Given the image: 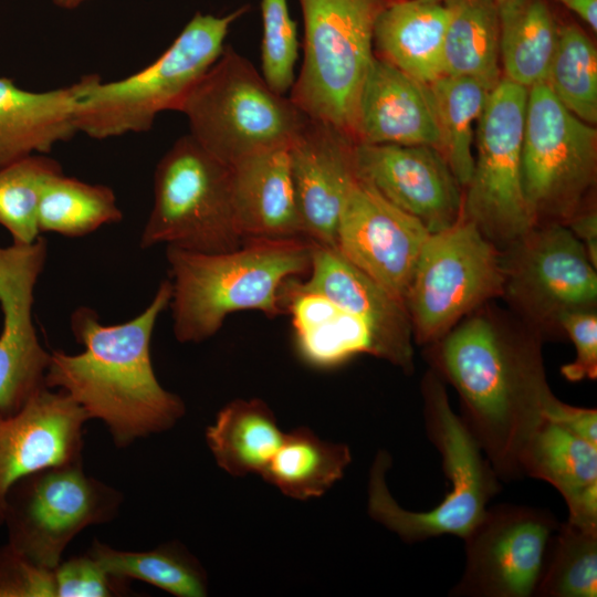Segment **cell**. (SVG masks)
I'll use <instances>...</instances> for the list:
<instances>
[{
  "mask_svg": "<svg viewBox=\"0 0 597 597\" xmlns=\"http://www.w3.org/2000/svg\"><path fill=\"white\" fill-rule=\"evenodd\" d=\"M57 160L34 154L0 167V224L14 243H32L40 237L38 209L49 177L61 172Z\"/></svg>",
  "mask_w": 597,
  "mask_h": 597,
  "instance_id": "obj_36",
  "label": "cell"
},
{
  "mask_svg": "<svg viewBox=\"0 0 597 597\" xmlns=\"http://www.w3.org/2000/svg\"><path fill=\"white\" fill-rule=\"evenodd\" d=\"M389 1L298 0L303 63L289 97L307 117L355 140L358 97L375 55V22Z\"/></svg>",
  "mask_w": 597,
  "mask_h": 597,
  "instance_id": "obj_7",
  "label": "cell"
},
{
  "mask_svg": "<svg viewBox=\"0 0 597 597\" xmlns=\"http://www.w3.org/2000/svg\"><path fill=\"white\" fill-rule=\"evenodd\" d=\"M542 341L519 318L485 304L427 346L431 369L455 389L460 417L501 481L524 478L523 451L554 396Z\"/></svg>",
  "mask_w": 597,
  "mask_h": 597,
  "instance_id": "obj_1",
  "label": "cell"
},
{
  "mask_svg": "<svg viewBox=\"0 0 597 597\" xmlns=\"http://www.w3.org/2000/svg\"><path fill=\"white\" fill-rule=\"evenodd\" d=\"M84 87L77 82L34 92L0 76V167L54 146L77 134L75 109Z\"/></svg>",
  "mask_w": 597,
  "mask_h": 597,
  "instance_id": "obj_23",
  "label": "cell"
},
{
  "mask_svg": "<svg viewBox=\"0 0 597 597\" xmlns=\"http://www.w3.org/2000/svg\"><path fill=\"white\" fill-rule=\"evenodd\" d=\"M355 164L359 178L430 233L451 227L462 214L463 188L438 148L357 143Z\"/></svg>",
  "mask_w": 597,
  "mask_h": 597,
  "instance_id": "obj_17",
  "label": "cell"
},
{
  "mask_svg": "<svg viewBox=\"0 0 597 597\" xmlns=\"http://www.w3.org/2000/svg\"><path fill=\"white\" fill-rule=\"evenodd\" d=\"M290 281L281 290L282 304L292 316L297 352L307 364L332 368L358 354L373 355L370 335L360 320Z\"/></svg>",
  "mask_w": 597,
  "mask_h": 597,
  "instance_id": "obj_26",
  "label": "cell"
},
{
  "mask_svg": "<svg viewBox=\"0 0 597 597\" xmlns=\"http://www.w3.org/2000/svg\"><path fill=\"white\" fill-rule=\"evenodd\" d=\"M356 140L426 145L440 150L441 135L430 86L375 54L358 97Z\"/></svg>",
  "mask_w": 597,
  "mask_h": 597,
  "instance_id": "obj_21",
  "label": "cell"
},
{
  "mask_svg": "<svg viewBox=\"0 0 597 597\" xmlns=\"http://www.w3.org/2000/svg\"><path fill=\"white\" fill-rule=\"evenodd\" d=\"M48 256L44 238L0 247V411H18L45 386L50 362L33 323L34 289Z\"/></svg>",
  "mask_w": 597,
  "mask_h": 597,
  "instance_id": "obj_16",
  "label": "cell"
},
{
  "mask_svg": "<svg viewBox=\"0 0 597 597\" xmlns=\"http://www.w3.org/2000/svg\"><path fill=\"white\" fill-rule=\"evenodd\" d=\"M499 13L503 77L526 88L545 83L558 30L545 0H510Z\"/></svg>",
  "mask_w": 597,
  "mask_h": 597,
  "instance_id": "obj_29",
  "label": "cell"
},
{
  "mask_svg": "<svg viewBox=\"0 0 597 597\" xmlns=\"http://www.w3.org/2000/svg\"><path fill=\"white\" fill-rule=\"evenodd\" d=\"M502 297L542 338L563 334V314L596 310V266L566 224H535L502 250Z\"/></svg>",
  "mask_w": 597,
  "mask_h": 597,
  "instance_id": "obj_13",
  "label": "cell"
},
{
  "mask_svg": "<svg viewBox=\"0 0 597 597\" xmlns=\"http://www.w3.org/2000/svg\"><path fill=\"white\" fill-rule=\"evenodd\" d=\"M506 1H510V0H496L498 4H502V3L506 2Z\"/></svg>",
  "mask_w": 597,
  "mask_h": 597,
  "instance_id": "obj_45",
  "label": "cell"
},
{
  "mask_svg": "<svg viewBox=\"0 0 597 597\" xmlns=\"http://www.w3.org/2000/svg\"><path fill=\"white\" fill-rule=\"evenodd\" d=\"M521 469L559 492L568 521L597 526V446L544 418L525 446Z\"/></svg>",
  "mask_w": 597,
  "mask_h": 597,
  "instance_id": "obj_24",
  "label": "cell"
},
{
  "mask_svg": "<svg viewBox=\"0 0 597 597\" xmlns=\"http://www.w3.org/2000/svg\"><path fill=\"white\" fill-rule=\"evenodd\" d=\"M312 251L307 238L245 239L239 248L218 253L166 247L175 337L180 343L203 342L239 311L268 317L284 313L281 290L308 272Z\"/></svg>",
  "mask_w": 597,
  "mask_h": 597,
  "instance_id": "obj_3",
  "label": "cell"
},
{
  "mask_svg": "<svg viewBox=\"0 0 597 597\" xmlns=\"http://www.w3.org/2000/svg\"><path fill=\"white\" fill-rule=\"evenodd\" d=\"M527 93L503 76L490 91L476 124L472 176L463 188L462 216L500 250L535 226L522 184Z\"/></svg>",
  "mask_w": 597,
  "mask_h": 597,
  "instance_id": "obj_11",
  "label": "cell"
},
{
  "mask_svg": "<svg viewBox=\"0 0 597 597\" xmlns=\"http://www.w3.org/2000/svg\"><path fill=\"white\" fill-rule=\"evenodd\" d=\"M450 17L444 0H390L374 28L377 56L417 81L443 75V42Z\"/></svg>",
  "mask_w": 597,
  "mask_h": 597,
  "instance_id": "obj_25",
  "label": "cell"
},
{
  "mask_svg": "<svg viewBox=\"0 0 597 597\" xmlns=\"http://www.w3.org/2000/svg\"><path fill=\"white\" fill-rule=\"evenodd\" d=\"M261 69L268 85L281 95L289 93L295 81L298 39L287 0H261Z\"/></svg>",
  "mask_w": 597,
  "mask_h": 597,
  "instance_id": "obj_37",
  "label": "cell"
},
{
  "mask_svg": "<svg viewBox=\"0 0 597 597\" xmlns=\"http://www.w3.org/2000/svg\"><path fill=\"white\" fill-rule=\"evenodd\" d=\"M502 250L462 214L427 238L406 298L413 341L429 346L491 300L502 297Z\"/></svg>",
  "mask_w": 597,
  "mask_h": 597,
  "instance_id": "obj_9",
  "label": "cell"
},
{
  "mask_svg": "<svg viewBox=\"0 0 597 597\" xmlns=\"http://www.w3.org/2000/svg\"><path fill=\"white\" fill-rule=\"evenodd\" d=\"M304 291L320 293L349 312L366 326L373 356L411 374L413 333L406 304L346 260L334 247L313 242Z\"/></svg>",
  "mask_w": 597,
  "mask_h": 597,
  "instance_id": "obj_20",
  "label": "cell"
},
{
  "mask_svg": "<svg viewBox=\"0 0 597 597\" xmlns=\"http://www.w3.org/2000/svg\"><path fill=\"white\" fill-rule=\"evenodd\" d=\"M122 494L87 475L82 460L33 472L10 489L3 524L17 551L54 569L69 543L84 528L109 522Z\"/></svg>",
  "mask_w": 597,
  "mask_h": 597,
  "instance_id": "obj_12",
  "label": "cell"
},
{
  "mask_svg": "<svg viewBox=\"0 0 597 597\" xmlns=\"http://www.w3.org/2000/svg\"><path fill=\"white\" fill-rule=\"evenodd\" d=\"M558 323L562 333L570 338L576 348L575 359L562 366V375L572 383L595 380L597 378L596 310L565 313Z\"/></svg>",
  "mask_w": 597,
  "mask_h": 597,
  "instance_id": "obj_40",
  "label": "cell"
},
{
  "mask_svg": "<svg viewBox=\"0 0 597 597\" xmlns=\"http://www.w3.org/2000/svg\"><path fill=\"white\" fill-rule=\"evenodd\" d=\"M285 432L261 399H235L224 406L206 430L217 464L233 476L262 474Z\"/></svg>",
  "mask_w": 597,
  "mask_h": 597,
  "instance_id": "obj_27",
  "label": "cell"
},
{
  "mask_svg": "<svg viewBox=\"0 0 597 597\" xmlns=\"http://www.w3.org/2000/svg\"><path fill=\"white\" fill-rule=\"evenodd\" d=\"M122 218L116 196L106 185L90 184L63 171L52 175L43 185L38 209L40 233L78 238Z\"/></svg>",
  "mask_w": 597,
  "mask_h": 597,
  "instance_id": "obj_31",
  "label": "cell"
},
{
  "mask_svg": "<svg viewBox=\"0 0 597 597\" xmlns=\"http://www.w3.org/2000/svg\"><path fill=\"white\" fill-rule=\"evenodd\" d=\"M544 418L597 446V410L595 408L572 406L561 401L554 395L545 406Z\"/></svg>",
  "mask_w": 597,
  "mask_h": 597,
  "instance_id": "obj_41",
  "label": "cell"
},
{
  "mask_svg": "<svg viewBox=\"0 0 597 597\" xmlns=\"http://www.w3.org/2000/svg\"><path fill=\"white\" fill-rule=\"evenodd\" d=\"M170 298L167 279L142 313L114 325L101 323L91 307H77L71 329L84 350L50 353L45 386L64 391L90 419L103 421L118 448L166 431L185 415L182 399L159 384L150 358L153 332Z\"/></svg>",
  "mask_w": 597,
  "mask_h": 597,
  "instance_id": "obj_2",
  "label": "cell"
},
{
  "mask_svg": "<svg viewBox=\"0 0 597 597\" xmlns=\"http://www.w3.org/2000/svg\"><path fill=\"white\" fill-rule=\"evenodd\" d=\"M248 10L243 6L222 17L197 12L154 62L121 80L84 75L75 109L77 133L93 139L144 133L160 113L178 111L220 56L232 23Z\"/></svg>",
  "mask_w": 597,
  "mask_h": 597,
  "instance_id": "obj_5",
  "label": "cell"
},
{
  "mask_svg": "<svg viewBox=\"0 0 597 597\" xmlns=\"http://www.w3.org/2000/svg\"><path fill=\"white\" fill-rule=\"evenodd\" d=\"M545 83L574 115L590 125L597 123V50L579 25L558 28Z\"/></svg>",
  "mask_w": 597,
  "mask_h": 597,
  "instance_id": "obj_35",
  "label": "cell"
},
{
  "mask_svg": "<svg viewBox=\"0 0 597 597\" xmlns=\"http://www.w3.org/2000/svg\"><path fill=\"white\" fill-rule=\"evenodd\" d=\"M90 1V0H52V2L62 9L72 10L81 6L82 3Z\"/></svg>",
  "mask_w": 597,
  "mask_h": 597,
  "instance_id": "obj_44",
  "label": "cell"
},
{
  "mask_svg": "<svg viewBox=\"0 0 597 597\" xmlns=\"http://www.w3.org/2000/svg\"><path fill=\"white\" fill-rule=\"evenodd\" d=\"M429 86L440 128V150L464 188L474 165V127L491 90L473 78L449 75H442Z\"/></svg>",
  "mask_w": 597,
  "mask_h": 597,
  "instance_id": "obj_33",
  "label": "cell"
},
{
  "mask_svg": "<svg viewBox=\"0 0 597 597\" xmlns=\"http://www.w3.org/2000/svg\"><path fill=\"white\" fill-rule=\"evenodd\" d=\"M231 174L234 220L243 240L306 238L287 147L247 157L231 166Z\"/></svg>",
  "mask_w": 597,
  "mask_h": 597,
  "instance_id": "obj_22",
  "label": "cell"
},
{
  "mask_svg": "<svg viewBox=\"0 0 597 597\" xmlns=\"http://www.w3.org/2000/svg\"><path fill=\"white\" fill-rule=\"evenodd\" d=\"M177 112L186 116L189 134L230 167L252 155L289 147L307 119L231 46L223 48Z\"/></svg>",
  "mask_w": 597,
  "mask_h": 597,
  "instance_id": "obj_6",
  "label": "cell"
},
{
  "mask_svg": "<svg viewBox=\"0 0 597 597\" xmlns=\"http://www.w3.org/2000/svg\"><path fill=\"white\" fill-rule=\"evenodd\" d=\"M429 234L418 219L389 202L358 177L339 217L335 248L406 304Z\"/></svg>",
  "mask_w": 597,
  "mask_h": 597,
  "instance_id": "obj_15",
  "label": "cell"
},
{
  "mask_svg": "<svg viewBox=\"0 0 597 597\" xmlns=\"http://www.w3.org/2000/svg\"><path fill=\"white\" fill-rule=\"evenodd\" d=\"M559 522L545 509L499 503L488 506L462 538L465 565L452 597H532L548 541Z\"/></svg>",
  "mask_w": 597,
  "mask_h": 597,
  "instance_id": "obj_14",
  "label": "cell"
},
{
  "mask_svg": "<svg viewBox=\"0 0 597 597\" xmlns=\"http://www.w3.org/2000/svg\"><path fill=\"white\" fill-rule=\"evenodd\" d=\"M421 395L426 434L441 457L450 489L429 511L402 507L386 482L391 457L380 450L369 472L368 514L406 543L442 535L463 538L501 491V480L461 417L451 408L446 383L431 368L422 377Z\"/></svg>",
  "mask_w": 597,
  "mask_h": 597,
  "instance_id": "obj_4",
  "label": "cell"
},
{
  "mask_svg": "<svg viewBox=\"0 0 597 597\" xmlns=\"http://www.w3.org/2000/svg\"><path fill=\"white\" fill-rule=\"evenodd\" d=\"M350 462L346 444L324 441L300 427L284 434L261 476L286 496L308 500L327 492Z\"/></svg>",
  "mask_w": 597,
  "mask_h": 597,
  "instance_id": "obj_30",
  "label": "cell"
},
{
  "mask_svg": "<svg viewBox=\"0 0 597 597\" xmlns=\"http://www.w3.org/2000/svg\"><path fill=\"white\" fill-rule=\"evenodd\" d=\"M450 17L443 42V75L473 78L489 90L501 80L496 0H444Z\"/></svg>",
  "mask_w": 597,
  "mask_h": 597,
  "instance_id": "obj_28",
  "label": "cell"
},
{
  "mask_svg": "<svg viewBox=\"0 0 597 597\" xmlns=\"http://www.w3.org/2000/svg\"><path fill=\"white\" fill-rule=\"evenodd\" d=\"M55 597H111L127 591L125 580L109 576L88 553L53 569Z\"/></svg>",
  "mask_w": 597,
  "mask_h": 597,
  "instance_id": "obj_38",
  "label": "cell"
},
{
  "mask_svg": "<svg viewBox=\"0 0 597 597\" xmlns=\"http://www.w3.org/2000/svg\"><path fill=\"white\" fill-rule=\"evenodd\" d=\"M231 177V167L190 134L178 138L156 166L140 248L165 244L203 253L239 248L244 240L234 220Z\"/></svg>",
  "mask_w": 597,
  "mask_h": 597,
  "instance_id": "obj_8",
  "label": "cell"
},
{
  "mask_svg": "<svg viewBox=\"0 0 597 597\" xmlns=\"http://www.w3.org/2000/svg\"><path fill=\"white\" fill-rule=\"evenodd\" d=\"M86 412L64 391L43 387L15 412L0 411V525L20 479L81 461Z\"/></svg>",
  "mask_w": 597,
  "mask_h": 597,
  "instance_id": "obj_18",
  "label": "cell"
},
{
  "mask_svg": "<svg viewBox=\"0 0 597 597\" xmlns=\"http://www.w3.org/2000/svg\"><path fill=\"white\" fill-rule=\"evenodd\" d=\"M577 14L594 32L597 30V0H556Z\"/></svg>",
  "mask_w": 597,
  "mask_h": 597,
  "instance_id": "obj_43",
  "label": "cell"
},
{
  "mask_svg": "<svg viewBox=\"0 0 597 597\" xmlns=\"http://www.w3.org/2000/svg\"><path fill=\"white\" fill-rule=\"evenodd\" d=\"M87 553L116 579H138L177 597H203L208 594V579L202 566L177 543L147 552H127L95 540Z\"/></svg>",
  "mask_w": 597,
  "mask_h": 597,
  "instance_id": "obj_32",
  "label": "cell"
},
{
  "mask_svg": "<svg viewBox=\"0 0 597 597\" xmlns=\"http://www.w3.org/2000/svg\"><path fill=\"white\" fill-rule=\"evenodd\" d=\"M0 597H55L53 569L34 564L9 543L1 546Z\"/></svg>",
  "mask_w": 597,
  "mask_h": 597,
  "instance_id": "obj_39",
  "label": "cell"
},
{
  "mask_svg": "<svg viewBox=\"0 0 597 597\" xmlns=\"http://www.w3.org/2000/svg\"><path fill=\"white\" fill-rule=\"evenodd\" d=\"M357 142L336 126L307 117L287 147L305 237L334 247L339 217L357 180Z\"/></svg>",
  "mask_w": 597,
  "mask_h": 597,
  "instance_id": "obj_19",
  "label": "cell"
},
{
  "mask_svg": "<svg viewBox=\"0 0 597 597\" xmlns=\"http://www.w3.org/2000/svg\"><path fill=\"white\" fill-rule=\"evenodd\" d=\"M597 130L546 83L528 88L522 144V184L535 224H566L595 182Z\"/></svg>",
  "mask_w": 597,
  "mask_h": 597,
  "instance_id": "obj_10",
  "label": "cell"
},
{
  "mask_svg": "<svg viewBox=\"0 0 597 597\" xmlns=\"http://www.w3.org/2000/svg\"><path fill=\"white\" fill-rule=\"evenodd\" d=\"M534 596H597V526L559 523L551 536Z\"/></svg>",
  "mask_w": 597,
  "mask_h": 597,
  "instance_id": "obj_34",
  "label": "cell"
},
{
  "mask_svg": "<svg viewBox=\"0 0 597 597\" xmlns=\"http://www.w3.org/2000/svg\"><path fill=\"white\" fill-rule=\"evenodd\" d=\"M584 245L588 258L597 268V212L596 209H579L566 223Z\"/></svg>",
  "mask_w": 597,
  "mask_h": 597,
  "instance_id": "obj_42",
  "label": "cell"
}]
</instances>
